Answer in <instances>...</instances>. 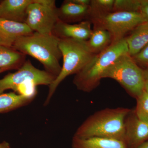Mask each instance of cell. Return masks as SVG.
Returning a JSON list of instances; mask_svg holds the SVG:
<instances>
[{
	"label": "cell",
	"instance_id": "obj_14",
	"mask_svg": "<svg viewBox=\"0 0 148 148\" xmlns=\"http://www.w3.org/2000/svg\"><path fill=\"white\" fill-rule=\"evenodd\" d=\"M72 148H127L123 141L108 138L92 137L80 138L74 136Z\"/></svg>",
	"mask_w": 148,
	"mask_h": 148
},
{
	"label": "cell",
	"instance_id": "obj_21",
	"mask_svg": "<svg viewBox=\"0 0 148 148\" xmlns=\"http://www.w3.org/2000/svg\"><path fill=\"white\" fill-rule=\"evenodd\" d=\"M136 99L135 114L139 119L148 123V93L145 90Z\"/></svg>",
	"mask_w": 148,
	"mask_h": 148
},
{
	"label": "cell",
	"instance_id": "obj_19",
	"mask_svg": "<svg viewBox=\"0 0 148 148\" xmlns=\"http://www.w3.org/2000/svg\"><path fill=\"white\" fill-rule=\"evenodd\" d=\"M114 0H92L90 5V16L91 18L112 12Z\"/></svg>",
	"mask_w": 148,
	"mask_h": 148
},
{
	"label": "cell",
	"instance_id": "obj_1",
	"mask_svg": "<svg viewBox=\"0 0 148 148\" xmlns=\"http://www.w3.org/2000/svg\"><path fill=\"white\" fill-rule=\"evenodd\" d=\"M59 38L53 34H41L34 32L18 38L12 47L25 55L36 58L42 64L46 71L56 77L61 71L62 57Z\"/></svg>",
	"mask_w": 148,
	"mask_h": 148
},
{
	"label": "cell",
	"instance_id": "obj_11",
	"mask_svg": "<svg viewBox=\"0 0 148 148\" xmlns=\"http://www.w3.org/2000/svg\"><path fill=\"white\" fill-rule=\"evenodd\" d=\"M34 32L25 23L0 18V46L12 47L18 38Z\"/></svg>",
	"mask_w": 148,
	"mask_h": 148
},
{
	"label": "cell",
	"instance_id": "obj_8",
	"mask_svg": "<svg viewBox=\"0 0 148 148\" xmlns=\"http://www.w3.org/2000/svg\"><path fill=\"white\" fill-rule=\"evenodd\" d=\"M57 8L44 5L34 0L27 8L25 23L34 32L51 34L59 20Z\"/></svg>",
	"mask_w": 148,
	"mask_h": 148
},
{
	"label": "cell",
	"instance_id": "obj_7",
	"mask_svg": "<svg viewBox=\"0 0 148 148\" xmlns=\"http://www.w3.org/2000/svg\"><path fill=\"white\" fill-rule=\"evenodd\" d=\"M91 19L95 28H103L110 33L112 42L125 38L126 34L146 21L140 12H112Z\"/></svg>",
	"mask_w": 148,
	"mask_h": 148
},
{
	"label": "cell",
	"instance_id": "obj_3",
	"mask_svg": "<svg viewBox=\"0 0 148 148\" xmlns=\"http://www.w3.org/2000/svg\"><path fill=\"white\" fill-rule=\"evenodd\" d=\"M128 53L125 38L113 42L108 47L95 54L84 68L76 74L73 84L79 90L90 92L100 84L102 75L118 58Z\"/></svg>",
	"mask_w": 148,
	"mask_h": 148
},
{
	"label": "cell",
	"instance_id": "obj_20",
	"mask_svg": "<svg viewBox=\"0 0 148 148\" xmlns=\"http://www.w3.org/2000/svg\"><path fill=\"white\" fill-rule=\"evenodd\" d=\"M145 0H114L112 12H140Z\"/></svg>",
	"mask_w": 148,
	"mask_h": 148
},
{
	"label": "cell",
	"instance_id": "obj_4",
	"mask_svg": "<svg viewBox=\"0 0 148 148\" xmlns=\"http://www.w3.org/2000/svg\"><path fill=\"white\" fill-rule=\"evenodd\" d=\"M59 47L63 58V66L60 74L49 86L45 106L49 103L59 85L67 77L81 71L95 55L88 47L87 41L59 39Z\"/></svg>",
	"mask_w": 148,
	"mask_h": 148
},
{
	"label": "cell",
	"instance_id": "obj_29",
	"mask_svg": "<svg viewBox=\"0 0 148 148\" xmlns=\"http://www.w3.org/2000/svg\"><path fill=\"white\" fill-rule=\"evenodd\" d=\"M7 70H5V69H0V73H3V72L5 71H6Z\"/></svg>",
	"mask_w": 148,
	"mask_h": 148
},
{
	"label": "cell",
	"instance_id": "obj_26",
	"mask_svg": "<svg viewBox=\"0 0 148 148\" xmlns=\"http://www.w3.org/2000/svg\"><path fill=\"white\" fill-rule=\"evenodd\" d=\"M144 71L146 80L148 81V66L146 67L145 70H144Z\"/></svg>",
	"mask_w": 148,
	"mask_h": 148
},
{
	"label": "cell",
	"instance_id": "obj_10",
	"mask_svg": "<svg viewBox=\"0 0 148 148\" xmlns=\"http://www.w3.org/2000/svg\"><path fill=\"white\" fill-rule=\"evenodd\" d=\"M92 32L90 21H83L74 24L58 20L52 34L59 39L71 38L87 41Z\"/></svg>",
	"mask_w": 148,
	"mask_h": 148
},
{
	"label": "cell",
	"instance_id": "obj_12",
	"mask_svg": "<svg viewBox=\"0 0 148 148\" xmlns=\"http://www.w3.org/2000/svg\"><path fill=\"white\" fill-rule=\"evenodd\" d=\"M34 0H4L0 2V18L25 23L28 6Z\"/></svg>",
	"mask_w": 148,
	"mask_h": 148
},
{
	"label": "cell",
	"instance_id": "obj_5",
	"mask_svg": "<svg viewBox=\"0 0 148 148\" xmlns=\"http://www.w3.org/2000/svg\"><path fill=\"white\" fill-rule=\"evenodd\" d=\"M105 78L116 81L136 98L145 91L146 79L144 70L128 53L118 58L106 69L102 75V78Z\"/></svg>",
	"mask_w": 148,
	"mask_h": 148
},
{
	"label": "cell",
	"instance_id": "obj_23",
	"mask_svg": "<svg viewBox=\"0 0 148 148\" xmlns=\"http://www.w3.org/2000/svg\"><path fill=\"white\" fill-rule=\"evenodd\" d=\"M140 12L142 14L146 21L148 22V0H145Z\"/></svg>",
	"mask_w": 148,
	"mask_h": 148
},
{
	"label": "cell",
	"instance_id": "obj_28",
	"mask_svg": "<svg viewBox=\"0 0 148 148\" xmlns=\"http://www.w3.org/2000/svg\"><path fill=\"white\" fill-rule=\"evenodd\" d=\"M145 90L148 93V81L146 80Z\"/></svg>",
	"mask_w": 148,
	"mask_h": 148
},
{
	"label": "cell",
	"instance_id": "obj_15",
	"mask_svg": "<svg viewBox=\"0 0 148 148\" xmlns=\"http://www.w3.org/2000/svg\"><path fill=\"white\" fill-rule=\"evenodd\" d=\"M131 34L125 38L130 56L136 55L148 44V22L138 25L132 31Z\"/></svg>",
	"mask_w": 148,
	"mask_h": 148
},
{
	"label": "cell",
	"instance_id": "obj_27",
	"mask_svg": "<svg viewBox=\"0 0 148 148\" xmlns=\"http://www.w3.org/2000/svg\"><path fill=\"white\" fill-rule=\"evenodd\" d=\"M138 148H148V140L143 143Z\"/></svg>",
	"mask_w": 148,
	"mask_h": 148
},
{
	"label": "cell",
	"instance_id": "obj_9",
	"mask_svg": "<svg viewBox=\"0 0 148 148\" xmlns=\"http://www.w3.org/2000/svg\"><path fill=\"white\" fill-rule=\"evenodd\" d=\"M148 140V123L130 111L125 122V143L127 148H138Z\"/></svg>",
	"mask_w": 148,
	"mask_h": 148
},
{
	"label": "cell",
	"instance_id": "obj_6",
	"mask_svg": "<svg viewBox=\"0 0 148 148\" xmlns=\"http://www.w3.org/2000/svg\"><path fill=\"white\" fill-rule=\"evenodd\" d=\"M56 77L45 71L37 69L29 60H27L17 71L10 73L0 79V94L8 89H12L22 95L23 87L28 95H36V90L26 88H36L38 85H49Z\"/></svg>",
	"mask_w": 148,
	"mask_h": 148
},
{
	"label": "cell",
	"instance_id": "obj_25",
	"mask_svg": "<svg viewBox=\"0 0 148 148\" xmlns=\"http://www.w3.org/2000/svg\"><path fill=\"white\" fill-rule=\"evenodd\" d=\"M0 148H11V147L8 142L4 141L0 143Z\"/></svg>",
	"mask_w": 148,
	"mask_h": 148
},
{
	"label": "cell",
	"instance_id": "obj_18",
	"mask_svg": "<svg viewBox=\"0 0 148 148\" xmlns=\"http://www.w3.org/2000/svg\"><path fill=\"white\" fill-rule=\"evenodd\" d=\"M88 45L91 52L97 54L108 47L112 42L110 33L103 28H95L87 41Z\"/></svg>",
	"mask_w": 148,
	"mask_h": 148
},
{
	"label": "cell",
	"instance_id": "obj_24",
	"mask_svg": "<svg viewBox=\"0 0 148 148\" xmlns=\"http://www.w3.org/2000/svg\"><path fill=\"white\" fill-rule=\"evenodd\" d=\"M72 2L79 5L82 6H90V0H71Z\"/></svg>",
	"mask_w": 148,
	"mask_h": 148
},
{
	"label": "cell",
	"instance_id": "obj_17",
	"mask_svg": "<svg viewBox=\"0 0 148 148\" xmlns=\"http://www.w3.org/2000/svg\"><path fill=\"white\" fill-rule=\"evenodd\" d=\"M36 95H25L10 92L0 94V113L13 111L29 104Z\"/></svg>",
	"mask_w": 148,
	"mask_h": 148
},
{
	"label": "cell",
	"instance_id": "obj_16",
	"mask_svg": "<svg viewBox=\"0 0 148 148\" xmlns=\"http://www.w3.org/2000/svg\"><path fill=\"white\" fill-rule=\"evenodd\" d=\"M26 60V55L12 47L0 46V69H18Z\"/></svg>",
	"mask_w": 148,
	"mask_h": 148
},
{
	"label": "cell",
	"instance_id": "obj_2",
	"mask_svg": "<svg viewBox=\"0 0 148 148\" xmlns=\"http://www.w3.org/2000/svg\"><path fill=\"white\" fill-rule=\"evenodd\" d=\"M130 111L124 108L99 111L88 118L79 127L74 136L108 138L125 143V122Z\"/></svg>",
	"mask_w": 148,
	"mask_h": 148
},
{
	"label": "cell",
	"instance_id": "obj_13",
	"mask_svg": "<svg viewBox=\"0 0 148 148\" xmlns=\"http://www.w3.org/2000/svg\"><path fill=\"white\" fill-rule=\"evenodd\" d=\"M90 6L79 5L71 0L64 1L61 6L57 8L58 19L69 24L83 21L84 18L90 16Z\"/></svg>",
	"mask_w": 148,
	"mask_h": 148
},
{
	"label": "cell",
	"instance_id": "obj_22",
	"mask_svg": "<svg viewBox=\"0 0 148 148\" xmlns=\"http://www.w3.org/2000/svg\"><path fill=\"white\" fill-rule=\"evenodd\" d=\"M132 58L137 64L146 67L148 66V44Z\"/></svg>",
	"mask_w": 148,
	"mask_h": 148
}]
</instances>
